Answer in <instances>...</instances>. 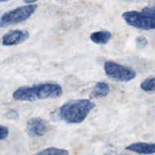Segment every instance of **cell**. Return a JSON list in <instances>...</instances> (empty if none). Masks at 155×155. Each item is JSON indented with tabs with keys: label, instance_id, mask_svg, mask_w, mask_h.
Instances as JSON below:
<instances>
[{
	"label": "cell",
	"instance_id": "cell-4",
	"mask_svg": "<svg viewBox=\"0 0 155 155\" xmlns=\"http://www.w3.org/2000/svg\"><path fill=\"white\" fill-rule=\"evenodd\" d=\"M104 68L107 76L117 81L129 82L136 77V72L133 68L116 62L106 61Z\"/></svg>",
	"mask_w": 155,
	"mask_h": 155
},
{
	"label": "cell",
	"instance_id": "cell-1",
	"mask_svg": "<svg viewBox=\"0 0 155 155\" xmlns=\"http://www.w3.org/2000/svg\"><path fill=\"white\" fill-rule=\"evenodd\" d=\"M62 93L63 91L60 85L47 83L18 88L14 92L13 98L17 101H33L40 99L58 98Z\"/></svg>",
	"mask_w": 155,
	"mask_h": 155
},
{
	"label": "cell",
	"instance_id": "cell-7",
	"mask_svg": "<svg viewBox=\"0 0 155 155\" xmlns=\"http://www.w3.org/2000/svg\"><path fill=\"white\" fill-rule=\"evenodd\" d=\"M29 36H30V33L27 30H10L2 37V44L5 46L16 45L27 40Z\"/></svg>",
	"mask_w": 155,
	"mask_h": 155
},
{
	"label": "cell",
	"instance_id": "cell-14",
	"mask_svg": "<svg viewBox=\"0 0 155 155\" xmlns=\"http://www.w3.org/2000/svg\"><path fill=\"white\" fill-rule=\"evenodd\" d=\"M8 129L4 126H0V141L4 140L8 136Z\"/></svg>",
	"mask_w": 155,
	"mask_h": 155
},
{
	"label": "cell",
	"instance_id": "cell-9",
	"mask_svg": "<svg viewBox=\"0 0 155 155\" xmlns=\"http://www.w3.org/2000/svg\"><path fill=\"white\" fill-rule=\"evenodd\" d=\"M111 38V33L107 30H100L91 34L90 39L96 44H106Z\"/></svg>",
	"mask_w": 155,
	"mask_h": 155
},
{
	"label": "cell",
	"instance_id": "cell-15",
	"mask_svg": "<svg viewBox=\"0 0 155 155\" xmlns=\"http://www.w3.org/2000/svg\"><path fill=\"white\" fill-rule=\"evenodd\" d=\"M142 12H144L146 15H149V16L153 17L155 18V8H150V7H146L142 10Z\"/></svg>",
	"mask_w": 155,
	"mask_h": 155
},
{
	"label": "cell",
	"instance_id": "cell-8",
	"mask_svg": "<svg viewBox=\"0 0 155 155\" xmlns=\"http://www.w3.org/2000/svg\"><path fill=\"white\" fill-rule=\"evenodd\" d=\"M126 149L139 154H152L155 153V143L137 142L128 145Z\"/></svg>",
	"mask_w": 155,
	"mask_h": 155
},
{
	"label": "cell",
	"instance_id": "cell-3",
	"mask_svg": "<svg viewBox=\"0 0 155 155\" xmlns=\"http://www.w3.org/2000/svg\"><path fill=\"white\" fill-rule=\"evenodd\" d=\"M36 8V5H27L5 12L0 17V27H5L26 21L31 17Z\"/></svg>",
	"mask_w": 155,
	"mask_h": 155
},
{
	"label": "cell",
	"instance_id": "cell-12",
	"mask_svg": "<svg viewBox=\"0 0 155 155\" xmlns=\"http://www.w3.org/2000/svg\"><path fill=\"white\" fill-rule=\"evenodd\" d=\"M141 89L145 92H155V77H150L141 83Z\"/></svg>",
	"mask_w": 155,
	"mask_h": 155
},
{
	"label": "cell",
	"instance_id": "cell-5",
	"mask_svg": "<svg viewBox=\"0 0 155 155\" xmlns=\"http://www.w3.org/2000/svg\"><path fill=\"white\" fill-rule=\"evenodd\" d=\"M122 17L129 25L136 28L147 30L155 29V18L142 12H126L123 14Z\"/></svg>",
	"mask_w": 155,
	"mask_h": 155
},
{
	"label": "cell",
	"instance_id": "cell-10",
	"mask_svg": "<svg viewBox=\"0 0 155 155\" xmlns=\"http://www.w3.org/2000/svg\"><path fill=\"white\" fill-rule=\"evenodd\" d=\"M110 88L107 83L104 82H98L94 86L91 95L94 98H101L108 95Z\"/></svg>",
	"mask_w": 155,
	"mask_h": 155
},
{
	"label": "cell",
	"instance_id": "cell-2",
	"mask_svg": "<svg viewBox=\"0 0 155 155\" xmlns=\"http://www.w3.org/2000/svg\"><path fill=\"white\" fill-rule=\"evenodd\" d=\"M95 107L93 102L88 99H78L68 101L59 109V117L69 124L82 123Z\"/></svg>",
	"mask_w": 155,
	"mask_h": 155
},
{
	"label": "cell",
	"instance_id": "cell-11",
	"mask_svg": "<svg viewBox=\"0 0 155 155\" xmlns=\"http://www.w3.org/2000/svg\"><path fill=\"white\" fill-rule=\"evenodd\" d=\"M33 155H69V152L67 150L51 147V148H45Z\"/></svg>",
	"mask_w": 155,
	"mask_h": 155
},
{
	"label": "cell",
	"instance_id": "cell-13",
	"mask_svg": "<svg viewBox=\"0 0 155 155\" xmlns=\"http://www.w3.org/2000/svg\"><path fill=\"white\" fill-rule=\"evenodd\" d=\"M136 42L137 46L139 47V48H144V47H145L147 45H148V39H147L145 37H144V36H139L136 38Z\"/></svg>",
	"mask_w": 155,
	"mask_h": 155
},
{
	"label": "cell",
	"instance_id": "cell-6",
	"mask_svg": "<svg viewBox=\"0 0 155 155\" xmlns=\"http://www.w3.org/2000/svg\"><path fill=\"white\" fill-rule=\"evenodd\" d=\"M48 127V124L45 120L40 117H34L27 122V132L30 137H39L47 133Z\"/></svg>",
	"mask_w": 155,
	"mask_h": 155
}]
</instances>
